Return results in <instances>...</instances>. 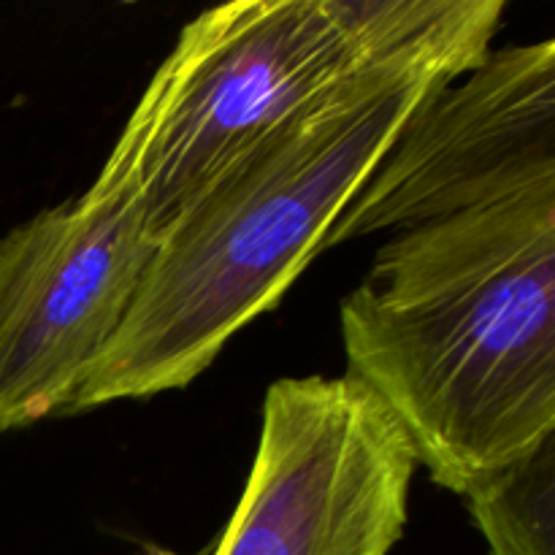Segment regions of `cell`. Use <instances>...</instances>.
I'll return each mask as SVG.
<instances>
[{
    "mask_svg": "<svg viewBox=\"0 0 555 555\" xmlns=\"http://www.w3.org/2000/svg\"><path fill=\"white\" fill-rule=\"evenodd\" d=\"M504 9L469 0L448 30L347 81L228 168L160 233L128 314L68 412L198 379L323 255L406 119L491 52Z\"/></svg>",
    "mask_w": 555,
    "mask_h": 555,
    "instance_id": "cell-1",
    "label": "cell"
},
{
    "mask_svg": "<svg viewBox=\"0 0 555 555\" xmlns=\"http://www.w3.org/2000/svg\"><path fill=\"white\" fill-rule=\"evenodd\" d=\"M347 374L466 496L555 437V179L396 231L339 307Z\"/></svg>",
    "mask_w": 555,
    "mask_h": 555,
    "instance_id": "cell-2",
    "label": "cell"
},
{
    "mask_svg": "<svg viewBox=\"0 0 555 555\" xmlns=\"http://www.w3.org/2000/svg\"><path fill=\"white\" fill-rule=\"evenodd\" d=\"M469 0H236L179 30L90 190L160 236L255 144L421 47Z\"/></svg>",
    "mask_w": 555,
    "mask_h": 555,
    "instance_id": "cell-3",
    "label": "cell"
},
{
    "mask_svg": "<svg viewBox=\"0 0 555 555\" xmlns=\"http://www.w3.org/2000/svg\"><path fill=\"white\" fill-rule=\"evenodd\" d=\"M415 472L404 428L350 374L276 379L215 555H390Z\"/></svg>",
    "mask_w": 555,
    "mask_h": 555,
    "instance_id": "cell-4",
    "label": "cell"
},
{
    "mask_svg": "<svg viewBox=\"0 0 555 555\" xmlns=\"http://www.w3.org/2000/svg\"><path fill=\"white\" fill-rule=\"evenodd\" d=\"M157 238L130 201L90 188L0 238V434L70 410Z\"/></svg>",
    "mask_w": 555,
    "mask_h": 555,
    "instance_id": "cell-5",
    "label": "cell"
},
{
    "mask_svg": "<svg viewBox=\"0 0 555 555\" xmlns=\"http://www.w3.org/2000/svg\"><path fill=\"white\" fill-rule=\"evenodd\" d=\"M555 179V41L488 52L434 92L323 242L426 225Z\"/></svg>",
    "mask_w": 555,
    "mask_h": 555,
    "instance_id": "cell-6",
    "label": "cell"
},
{
    "mask_svg": "<svg viewBox=\"0 0 555 555\" xmlns=\"http://www.w3.org/2000/svg\"><path fill=\"white\" fill-rule=\"evenodd\" d=\"M464 499L488 555H555V437Z\"/></svg>",
    "mask_w": 555,
    "mask_h": 555,
    "instance_id": "cell-7",
    "label": "cell"
},
{
    "mask_svg": "<svg viewBox=\"0 0 555 555\" xmlns=\"http://www.w3.org/2000/svg\"><path fill=\"white\" fill-rule=\"evenodd\" d=\"M152 555H177V553H168V551H160V553H152Z\"/></svg>",
    "mask_w": 555,
    "mask_h": 555,
    "instance_id": "cell-8",
    "label": "cell"
}]
</instances>
